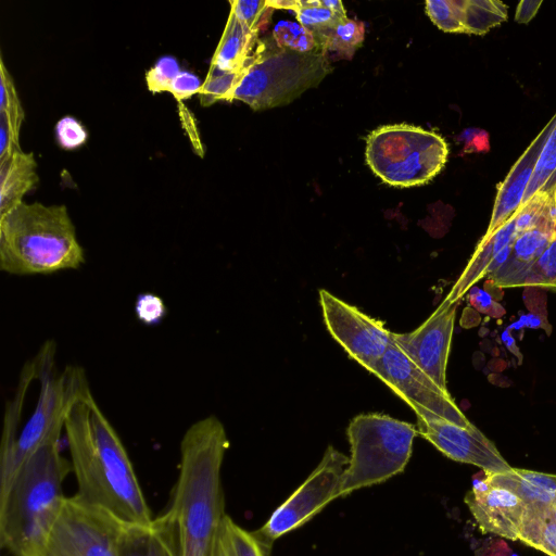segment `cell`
I'll use <instances>...</instances> for the list:
<instances>
[{
  "instance_id": "cell-1",
  "label": "cell",
  "mask_w": 556,
  "mask_h": 556,
  "mask_svg": "<svg viewBox=\"0 0 556 556\" xmlns=\"http://www.w3.org/2000/svg\"><path fill=\"white\" fill-rule=\"evenodd\" d=\"M64 430L77 482L74 496L125 523L151 522V509L127 451L93 396L72 407Z\"/></svg>"
},
{
  "instance_id": "cell-2",
  "label": "cell",
  "mask_w": 556,
  "mask_h": 556,
  "mask_svg": "<svg viewBox=\"0 0 556 556\" xmlns=\"http://www.w3.org/2000/svg\"><path fill=\"white\" fill-rule=\"evenodd\" d=\"M228 447L225 427L214 415L192 424L181 439L178 477L167 508L177 525L180 556H211L226 515L222 466Z\"/></svg>"
},
{
  "instance_id": "cell-3",
  "label": "cell",
  "mask_w": 556,
  "mask_h": 556,
  "mask_svg": "<svg viewBox=\"0 0 556 556\" xmlns=\"http://www.w3.org/2000/svg\"><path fill=\"white\" fill-rule=\"evenodd\" d=\"M60 437L47 439L0 495V545L13 556H35L65 505L63 482L72 464L61 454Z\"/></svg>"
},
{
  "instance_id": "cell-4",
  "label": "cell",
  "mask_w": 556,
  "mask_h": 556,
  "mask_svg": "<svg viewBox=\"0 0 556 556\" xmlns=\"http://www.w3.org/2000/svg\"><path fill=\"white\" fill-rule=\"evenodd\" d=\"M85 263L65 205L25 203L0 216V269L10 275H49Z\"/></svg>"
},
{
  "instance_id": "cell-5",
  "label": "cell",
  "mask_w": 556,
  "mask_h": 556,
  "mask_svg": "<svg viewBox=\"0 0 556 556\" xmlns=\"http://www.w3.org/2000/svg\"><path fill=\"white\" fill-rule=\"evenodd\" d=\"M55 344L46 342L34 358L39 396L34 413L18 433L17 440L5 456L0 457V495L10 486L24 462L51 435L64 430L72 407L92 397L85 370L66 366L56 374L54 368Z\"/></svg>"
},
{
  "instance_id": "cell-6",
  "label": "cell",
  "mask_w": 556,
  "mask_h": 556,
  "mask_svg": "<svg viewBox=\"0 0 556 556\" xmlns=\"http://www.w3.org/2000/svg\"><path fill=\"white\" fill-rule=\"evenodd\" d=\"M330 72L326 52L299 53L266 37L257 41L230 102L239 100L256 111L283 105L317 86Z\"/></svg>"
},
{
  "instance_id": "cell-7",
  "label": "cell",
  "mask_w": 556,
  "mask_h": 556,
  "mask_svg": "<svg viewBox=\"0 0 556 556\" xmlns=\"http://www.w3.org/2000/svg\"><path fill=\"white\" fill-rule=\"evenodd\" d=\"M417 428L384 414L355 416L346 430L351 446L339 496L382 483L404 471Z\"/></svg>"
},
{
  "instance_id": "cell-8",
  "label": "cell",
  "mask_w": 556,
  "mask_h": 556,
  "mask_svg": "<svg viewBox=\"0 0 556 556\" xmlns=\"http://www.w3.org/2000/svg\"><path fill=\"white\" fill-rule=\"evenodd\" d=\"M366 162L376 176L394 187L420 186L445 166L448 146L430 130L395 124L372 130L366 139Z\"/></svg>"
},
{
  "instance_id": "cell-9",
  "label": "cell",
  "mask_w": 556,
  "mask_h": 556,
  "mask_svg": "<svg viewBox=\"0 0 556 556\" xmlns=\"http://www.w3.org/2000/svg\"><path fill=\"white\" fill-rule=\"evenodd\" d=\"M123 523L103 509L75 496L67 497L47 541L35 556H118L117 541Z\"/></svg>"
},
{
  "instance_id": "cell-10",
  "label": "cell",
  "mask_w": 556,
  "mask_h": 556,
  "mask_svg": "<svg viewBox=\"0 0 556 556\" xmlns=\"http://www.w3.org/2000/svg\"><path fill=\"white\" fill-rule=\"evenodd\" d=\"M350 458L329 445L306 480L279 505L256 535L269 545L279 536L298 529L339 496Z\"/></svg>"
},
{
  "instance_id": "cell-11",
  "label": "cell",
  "mask_w": 556,
  "mask_h": 556,
  "mask_svg": "<svg viewBox=\"0 0 556 556\" xmlns=\"http://www.w3.org/2000/svg\"><path fill=\"white\" fill-rule=\"evenodd\" d=\"M324 321L332 338L351 358L371 372L392 342V332L372 318L329 291H319Z\"/></svg>"
},
{
  "instance_id": "cell-12",
  "label": "cell",
  "mask_w": 556,
  "mask_h": 556,
  "mask_svg": "<svg viewBox=\"0 0 556 556\" xmlns=\"http://www.w3.org/2000/svg\"><path fill=\"white\" fill-rule=\"evenodd\" d=\"M371 372L410 407H424L462 427L471 424L450 393L439 388L393 340Z\"/></svg>"
},
{
  "instance_id": "cell-13",
  "label": "cell",
  "mask_w": 556,
  "mask_h": 556,
  "mask_svg": "<svg viewBox=\"0 0 556 556\" xmlns=\"http://www.w3.org/2000/svg\"><path fill=\"white\" fill-rule=\"evenodd\" d=\"M417 417V432L446 457L481 468L484 473H500L511 466L495 444L476 426L462 427L428 409L412 407Z\"/></svg>"
},
{
  "instance_id": "cell-14",
  "label": "cell",
  "mask_w": 556,
  "mask_h": 556,
  "mask_svg": "<svg viewBox=\"0 0 556 556\" xmlns=\"http://www.w3.org/2000/svg\"><path fill=\"white\" fill-rule=\"evenodd\" d=\"M458 302L447 298L417 329L393 333V342L443 391L446 387V366L450 355Z\"/></svg>"
},
{
  "instance_id": "cell-15",
  "label": "cell",
  "mask_w": 556,
  "mask_h": 556,
  "mask_svg": "<svg viewBox=\"0 0 556 556\" xmlns=\"http://www.w3.org/2000/svg\"><path fill=\"white\" fill-rule=\"evenodd\" d=\"M465 503L481 532L518 540L527 504L516 494L483 478L473 482L465 495Z\"/></svg>"
},
{
  "instance_id": "cell-16",
  "label": "cell",
  "mask_w": 556,
  "mask_h": 556,
  "mask_svg": "<svg viewBox=\"0 0 556 556\" xmlns=\"http://www.w3.org/2000/svg\"><path fill=\"white\" fill-rule=\"evenodd\" d=\"M556 238V214L517 235L506 262L488 278L497 288L521 287L549 243Z\"/></svg>"
},
{
  "instance_id": "cell-17",
  "label": "cell",
  "mask_w": 556,
  "mask_h": 556,
  "mask_svg": "<svg viewBox=\"0 0 556 556\" xmlns=\"http://www.w3.org/2000/svg\"><path fill=\"white\" fill-rule=\"evenodd\" d=\"M118 556H180L176 521L167 509L151 522L123 523Z\"/></svg>"
},
{
  "instance_id": "cell-18",
  "label": "cell",
  "mask_w": 556,
  "mask_h": 556,
  "mask_svg": "<svg viewBox=\"0 0 556 556\" xmlns=\"http://www.w3.org/2000/svg\"><path fill=\"white\" fill-rule=\"evenodd\" d=\"M553 118L518 159L506 178L497 186V194L489 228L483 238L490 237L506 223L522 203L541 149L551 130Z\"/></svg>"
},
{
  "instance_id": "cell-19",
  "label": "cell",
  "mask_w": 556,
  "mask_h": 556,
  "mask_svg": "<svg viewBox=\"0 0 556 556\" xmlns=\"http://www.w3.org/2000/svg\"><path fill=\"white\" fill-rule=\"evenodd\" d=\"M37 163L31 152L21 150L0 160V216L23 202L38 184Z\"/></svg>"
},
{
  "instance_id": "cell-20",
  "label": "cell",
  "mask_w": 556,
  "mask_h": 556,
  "mask_svg": "<svg viewBox=\"0 0 556 556\" xmlns=\"http://www.w3.org/2000/svg\"><path fill=\"white\" fill-rule=\"evenodd\" d=\"M253 31L230 12L222 38L211 60L210 70L219 72L243 71L257 43Z\"/></svg>"
},
{
  "instance_id": "cell-21",
  "label": "cell",
  "mask_w": 556,
  "mask_h": 556,
  "mask_svg": "<svg viewBox=\"0 0 556 556\" xmlns=\"http://www.w3.org/2000/svg\"><path fill=\"white\" fill-rule=\"evenodd\" d=\"M484 479L513 492L527 505L556 502V475L511 467L504 472L485 473Z\"/></svg>"
},
{
  "instance_id": "cell-22",
  "label": "cell",
  "mask_w": 556,
  "mask_h": 556,
  "mask_svg": "<svg viewBox=\"0 0 556 556\" xmlns=\"http://www.w3.org/2000/svg\"><path fill=\"white\" fill-rule=\"evenodd\" d=\"M25 118L11 74L0 62V160L20 150V129Z\"/></svg>"
},
{
  "instance_id": "cell-23",
  "label": "cell",
  "mask_w": 556,
  "mask_h": 556,
  "mask_svg": "<svg viewBox=\"0 0 556 556\" xmlns=\"http://www.w3.org/2000/svg\"><path fill=\"white\" fill-rule=\"evenodd\" d=\"M518 540L547 556H556V502L527 505Z\"/></svg>"
},
{
  "instance_id": "cell-24",
  "label": "cell",
  "mask_w": 556,
  "mask_h": 556,
  "mask_svg": "<svg viewBox=\"0 0 556 556\" xmlns=\"http://www.w3.org/2000/svg\"><path fill=\"white\" fill-rule=\"evenodd\" d=\"M293 12L298 22L314 35L325 51L331 33L348 18L343 3L339 0H298Z\"/></svg>"
},
{
  "instance_id": "cell-25",
  "label": "cell",
  "mask_w": 556,
  "mask_h": 556,
  "mask_svg": "<svg viewBox=\"0 0 556 556\" xmlns=\"http://www.w3.org/2000/svg\"><path fill=\"white\" fill-rule=\"evenodd\" d=\"M268 546L255 532L243 529L226 514L218 526L211 556H269Z\"/></svg>"
},
{
  "instance_id": "cell-26",
  "label": "cell",
  "mask_w": 556,
  "mask_h": 556,
  "mask_svg": "<svg viewBox=\"0 0 556 556\" xmlns=\"http://www.w3.org/2000/svg\"><path fill=\"white\" fill-rule=\"evenodd\" d=\"M556 190V114L553 124L536 160L522 203L536 192Z\"/></svg>"
},
{
  "instance_id": "cell-27",
  "label": "cell",
  "mask_w": 556,
  "mask_h": 556,
  "mask_svg": "<svg viewBox=\"0 0 556 556\" xmlns=\"http://www.w3.org/2000/svg\"><path fill=\"white\" fill-rule=\"evenodd\" d=\"M507 20V5L501 1L464 0L465 34L484 35Z\"/></svg>"
},
{
  "instance_id": "cell-28",
  "label": "cell",
  "mask_w": 556,
  "mask_h": 556,
  "mask_svg": "<svg viewBox=\"0 0 556 556\" xmlns=\"http://www.w3.org/2000/svg\"><path fill=\"white\" fill-rule=\"evenodd\" d=\"M271 37L278 47L299 53L326 52L320 48L314 35L299 22H278Z\"/></svg>"
},
{
  "instance_id": "cell-29",
  "label": "cell",
  "mask_w": 556,
  "mask_h": 556,
  "mask_svg": "<svg viewBox=\"0 0 556 556\" xmlns=\"http://www.w3.org/2000/svg\"><path fill=\"white\" fill-rule=\"evenodd\" d=\"M364 38V24L348 17L329 36L326 42L327 55L329 52H334L338 59L350 60L362 46Z\"/></svg>"
},
{
  "instance_id": "cell-30",
  "label": "cell",
  "mask_w": 556,
  "mask_h": 556,
  "mask_svg": "<svg viewBox=\"0 0 556 556\" xmlns=\"http://www.w3.org/2000/svg\"><path fill=\"white\" fill-rule=\"evenodd\" d=\"M243 71L219 72L208 70L199 93V100L203 106H210L217 101L230 102L231 94L238 85Z\"/></svg>"
},
{
  "instance_id": "cell-31",
  "label": "cell",
  "mask_w": 556,
  "mask_h": 556,
  "mask_svg": "<svg viewBox=\"0 0 556 556\" xmlns=\"http://www.w3.org/2000/svg\"><path fill=\"white\" fill-rule=\"evenodd\" d=\"M426 13L443 31L465 34L464 0H429Z\"/></svg>"
},
{
  "instance_id": "cell-32",
  "label": "cell",
  "mask_w": 556,
  "mask_h": 556,
  "mask_svg": "<svg viewBox=\"0 0 556 556\" xmlns=\"http://www.w3.org/2000/svg\"><path fill=\"white\" fill-rule=\"evenodd\" d=\"M556 285V238L530 268L523 286L552 291Z\"/></svg>"
},
{
  "instance_id": "cell-33",
  "label": "cell",
  "mask_w": 556,
  "mask_h": 556,
  "mask_svg": "<svg viewBox=\"0 0 556 556\" xmlns=\"http://www.w3.org/2000/svg\"><path fill=\"white\" fill-rule=\"evenodd\" d=\"M230 12L253 31L260 30L266 26L270 20L273 8L268 0H235L229 1Z\"/></svg>"
},
{
  "instance_id": "cell-34",
  "label": "cell",
  "mask_w": 556,
  "mask_h": 556,
  "mask_svg": "<svg viewBox=\"0 0 556 556\" xmlns=\"http://www.w3.org/2000/svg\"><path fill=\"white\" fill-rule=\"evenodd\" d=\"M178 60L173 55L160 56L146 72V83L152 93L168 91L172 83L180 73Z\"/></svg>"
},
{
  "instance_id": "cell-35",
  "label": "cell",
  "mask_w": 556,
  "mask_h": 556,
  "mask_svg": "<svg viewBox=\"0 0 556 556\" xmlns=\"http://www.w3.org/2000/svg\"><path fill=\"white\" fill-rule=\"evenodd\" d=\"M54 132L59 147L68 151L79 149L88 139L85 126L71 115L63 116L56 122Z\"/></svg>"
},
{
  "instance_id": "cell-36",
  "label": "cell",
  "mask_w": 556,
  "mask_h": 556,
  "mask_svg": "<svg viewBox=\"0 0 556 556\" xmlns=\"http://www.w3.org/2000/svg\"><path fill=\"white\" fill-rule=\"evenodd\" d=\"M135 314L146 326H156L165 318L167 308L161 296L151 292L138 294L135 302Z\"/></svg>"
},
{
  "instance_id": "cell-37",
  "label": "cell",
  "mask_w": 556,
  "mask_h": 556,
  "mask_svg": "<svg viewBox=\"0 0 556 556\" xmlns=\"http://www.w3.org/2000/svg\"><path fill=\"white\" fill-rule=\"evenodd\" d=\"M203 83L194 73L181 70L168 90L177 100H186L199 94Z\"/></svg>"
},
{
  "instance_id": "cell-38",
  "label": "cell",
  "mask_w": 556,
  "mask_h": 556,
  "mask_svg": "<svg viewBox=\"0 0 556 556\" xmlns=\"http://www.w3.org/2000/svg\"><path fill=\"white\" fill-rule=\"evenodd\" d=\"M468 299L471 305L479 312L488 314L492 317H498L505 313L503 307L494 302L486 291L481 289L472 288L468 294Z\"/></svg>"
},
{
  "instance_id": "cell-39",
  "label": "cell",
  "mask_w": 556,
  "mask_h": 556,
  "mask_svg": "<svg viewBox=\"0 0 556 556\" xmlns=\"http://www.w3.org/2000/svg\"><path fill=\"white\" fill-rule=\"evenodd\" d=\"M476 556H518L510 547L500 539L484 541L482 545L476 549Z\"/></svg>"
},
{
  "instance_id": "cell-40",
  "label": "cell",
  "mask_w": 556,
  "mask_h": 556,
  "mask_svg": "<svg viewBox=\"0 0 556 556\" xmlns=\"http://www.w3.org/2000/svg\"><path fill=\"white\" fill-rule=\"evenodd\" d=\"M542 4V1H529L523 0L518 3L516 14H515V21L517 23L527 24L529 23L536 12L539 11L540 5Z\"/></svg>"
},
{
  "instance_id": "cell-41",
  "label": "cell",
  "mask_w": 556,
  "mask_h": 556,
  "mask_svg": "<svg viewBox=\"0 0 556 556\" xmlns=\"http://www.w3.org/2000/svg\"><path fill=\"white\" fill-rule=\"evenodd\" d=\"M268 4L270 8L275 9H286L294 11L298 0H268Z\"/></svg>"
},
{
  "instance_id": "cell-42",
  "label": "cell",
  "mask_w": 556,
  "mask_h": 556,
  "mask_svg": "<svg viewBox=\"0 0 556 556\" xmlns=\"http://www.w3.org/2000/svg\"><path fill=\"white\" fill-rule=\"evenodd\" d=\"M552 292H556V285H555V287L553 288Z\"/></svg>"
}]
</instances>
